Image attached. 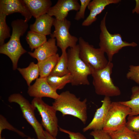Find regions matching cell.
<instances>
[{"label": "cell", "instance_id": "cell-1", "mask_svg": "<svg viewBox=\"0 0 139 139\" xmlns=\"http://www.w3.org/2000/svg\"><path fill=\"white\" fill-rule=\"evenodd\" d=\"M12 31L9 40L0 46V53L5 55L11 59L13 70L18 68V63L20 57L27 52L22 46L20 38L27 30V22L24 20L17 19L12 21L11 24Z\"/></svg>", "mask_w": 139, "mask_h": 139}, {"label": "cell", "instance_id": "cell-2", "mask_svg": "<svg viewBox=\"0 0 139 139\" xmlns=\"http://www.w3.org/2000/svg\"><path fill=\"white\" fill-rule=\"evenodd\" d=\"M87 99L81 101L68 91L63 92L59 97L55 99L52 106L56 111L61 112L63 116H73L80 120L85 124L87 119Z\"/></svg>", "mask_w": 139, "mask_h": 139}, {"label": "cell", "instance_id": "cell-3", "mask_svg": "<svg viewBox=\"0 0 139 139\" xmlns=\"http://www.w3.org/2000/svg\"><path fill=\"white\" fill-rule=\"evenodd\" d=\"M78 44L68 49L67 52L69 73L72 77L71 82L73 86L90 84L88 79L92 69L80 58Z\"/></svg>", "mask_w": 139, "mask_h": 139}, {"label": "cell", "instance_id": "cell-4", "mask_svg": "<svg viewBox=\"0 0 139 139\" xmlns=\"http://www.w3.org/2000/svg\"><path fill=\"white\" fill-rule=\"evenodd\" d=\"M107 14L106 12L100 22L99 46L100 48L107 54L108 61L112 62L114 55L123 48L128 46L134 47L137 46V44L134 42L129 43L123 41L120 34H112L110 33L106 25Z\"/></svg>", "mask_w": 139, "mask_h": 139}, {"label": "cell", "instance_id": "cell-5", "mask_svg": "<svg viewBox=\"0 0 139 139\" xmlns=\"http://www.w3.org/2000/svg\"><path fill=\"white\" fill-rule=\"evenodd\" d=\"M113 66L112 62H108L106 66L102 69H92L93 84L97 94L110 97L121 94L119 88L114 85L111 78Z\"/></svg>", "mask_w": 139, "mask_h": 139}, {"label": "cell", "instance_id": "cell-6", "mask_svg": "<svg viewBox=\"0 0 139 139\" xmlns=\"http://www.w3.org/2000/svg\"><path fill=\"white\" fill-rule=\"evenodd\" d=\"M78 39L81 59L93 70H100L106 67L109 61L105 56V52L100 48H94L82 37Z\"/></svg>", "mask_w": 139, "mask_h": 139}, {"label": "cell", "instance_id": "cell-7", "mask_svg": "<svg viewBox=\"0 0 139 139\" xmlns=\"http://www.w3.org/2000/svg\"><path fill=\"white\" fill-rule=\"evenodd\" d=\"M131 112L130 108L120 101L112 102L103 130L108 133L122 129L126 126V117Z\"/></svg>", "mask_w": 139, "mask_h": 139}, {"label": "cell", "instance_id": "cell-8", "mask_svg": "<svg viewBox=\"0 0 139 139\" xmlns=\"http://www.w3.org/2000/svg\"><path fill=\"white\" fill-rule=\"evenodd\" d=\"M8 100L10 103H15L19 105L23 117L33 129L37 139H45V131L35 116L34 112L36 108L31 103L19 93L11 94L9 97Z\"/></svg>", "mask_w": 139, "mask_h": 139}, {"label": "cell", "instance_id": "cell-9", "mask_svg": "<svg viewBox=\"0 0 139 139\" xmlns=\"http://www.w3.org/2000/svg\"><path fill=\"white\" fill-rule=\"evenodd\" d=\"M40 115L43 127L50 135L56 137L58 131L57 111L52 106L46 103L41 98H34L31 103Z\"/></svg>", "mask_w": 139, "mask_h": 139}, {"label": "cell", "instance_id": "cell-10", "mask_svg": "<svg viewBox=\"0 0 139 139\" xmlns=\"http://www.w3.org/2000/svg\"><path fill=\"white\" fill-rule=\"evenodd\" d=\"M71 24V21L66 19L62 21L55 19L53 24L54 30L50 36L56 39L57 46L62 52L66 51L68 47L71 48L75 46L79 40L76 37L72 35L69 32Z\"/></svg>", "mask_w": 139, "mask_h": 139}, {"label": "cell", "instance_id": "cell-11", "mask_svg": "<svg viewBox=\"0 0 139 139\" xmlns=\"http://www.w3.org/2000/svg\"><path fill=\"white\" fill-rule=\"evenodd\" d=\"M56 91L49 85L46 78L40 77L33 85L29 86L27 93L30 96L34 98L47 97L55 100L59 96Z\"/></svg>", "mask_w": 139, "mask_h": 139}, {"label": "cell", "instance_id": "cell-12", "mask_svg": "<svg viewBox=\"0 0 139 139\" xmlns=\"http://www.w3.org/2000/svg\"><path fill=\"white\" fill-rule=\"evenodd\" d=\"M101 102V106L97 109L92 121L83 128V132L89 130L103 129L112 102L110 97H105Z\"/></svg>", "mask_w": 139, "mask_h": 139}, {"label": "cell", "instance_id": "cell-13", "mask_svg": "<svg viewBox=\"0 0 139 139\" xmlns=\"http://www.w3.org/2000/svg\"><path fill=\"white\" fill-rule=\"evenodd\" d=\"M80 5L78 0H58L47 14L51 16H54L58 20L62 21L66 19L70 11H77Z\"/></svg>", "mask_w": 139, "mask_h": 139}, {"label": "cell", "instance_id": "cell-14", "mask_svg": "<svg viewBox=\"0 0 139 139\" xmlns=\"http://www.w3.org/2000/svg\"><path fill=\"white\" fill-rule=\"evenodd\" d=\"M0 12L7 16L15 13H19L27 22L32 16L23 0H0Z\"/></svg>", "mask_w": 139, "mask_h": 139}, {"label": "cell", "instance_id": "cell-15", "mask_svg": "<svg viewBox=\"0 0 139 139\" xmlns=\"http://www.w3.org/2000/svg\"><path fill=\"white\" fill-rule=\"evenodd\" d=\"M120 0H93L90 2L87 7L90 13L87 18L83 21L82 25L88 26L97 20V16L109 4H117Z\"/></svg>", "mask_w": 139, "mask_h": 139}, {"label": "cell", "instance_id": "cell-16", "mask_svg": "<svg viewBox=\"0 0 139 139\" xmlns=\"http://www.w3.org/2000/svg\"><path fill=\"white\" fill-rule=\"evenodd\" d=\"M56 41L55 38H51L33 52H29L28 53L38 61L44 60L57 54L58 49Z\"/></svg>", "mask_w": 139, "mask_h": 139}, {"label": "cell", "instance_id": "cell-17", "mask_svg": "<svg viewBox=\"0 0 139 139\" xmlns=\"http://www.w3.org/2000/svg\"><path fill=\"white\" fill-rule=\"evenodd\" d=\"M55 19L47 14H43L36 18L34 23L30 24V30L46 36L50 35Z\"/></svg>", "mask_w": 139, "mask_h": 139}, {"label": "cell", "instance_id": "cell-18", "mask_svg": "<svg viewBox=\"0 0 139 139\" xmlns=\"http://www.w3.org/2000/svg\"><path fill=\"white\" fill-rule=\"evenodd\" d=\"M32 16L36 19L47 14L51 7L50 0H23Z\"/></svg>", "mask_w": 139, "mask_h": 139}, {"label": "cell", "instance_id": "cell-19", "mask_svg": "<svg viewBox=\"0 0 139 139\" xmlns=\"http://www.w3.org/2000/svg\"><path fill=\"white\" fill-rule=\"evenodd\" d=\"M58 54L44 60L38 61L40 77L46 78L49 75L54 68L59 59Z\"/></svg>", "mask_w": 139, "mask_h": 139}, {"label": "cell", "instance_id": "cell-20", "mask_svg": "<svg viewBox=\"0 0 139 139\" xmlns=\"http://www.w3.org/2000/svg\"><path fill=\"white\" fill-rule=\"evenodd\" d=\"M26 82L28 85H30L31 83L38 78L39 71L37 64L31 62L28 66L25 68H19L17 69Z\"/></svg>", "mask_w": 139, "mask_h": 139}, {"label": "cell", "instance_id": "cell-21", "mask_svg": "<svg viewBox=\"0 0 139 139\" xmlns=\"http://www.w3.org/2000/svg\"><path fill=\"white\" fill-rule=\"evenodd\" d=\"M131 92L130 100L120 102L131 109V112L129 115H139V86L133 87L131 89Z\"/></svg>", "mask_w": 139, "mask_h": 139}, {"label": "cell", "instance_id": "cell-22", "mask_svg": "<svg viewBox=\"0 0 139 139\" xmlns=\"http://www.w3.org/2000/svg\"><path fill=\"white\" fill-rule=\"evenodd\" d=\"M46 78L48 83L51 87L57 91L58 89H63L67 83H71L72 77L71 74L68 73L62 76L50 75Z\"/></svg>", "mask_w": 139, "mask_h": 139}, {"label": "cell", "instance_id": "cell-23", "mask_svg": "<svg viewBox=\"0 0 139 139\" xmlns=\"http://www.w3.org/2000/svg\"><path fill=\"white\" fill-rule=\"evenodd\" d=\"M25 39L32 51L39 47L47 41L46 36L31 30L28 32Z\"/></svg>", "mask_w": 139, "mask_h": 139}, {"label": "cell", "instance_id": "cell-24", "mask_svg": "<svg viewBox=\"0 0 139 139\" xmlns=\"http://www.w3.org/2000/svg\"><path fill=\"white\" fill-rule=\"evenodd\" d=\"M68 60L67 52H62L61 56L50 75L62 76L68 74Z\"/></svg>", "mask_w": 139, "mask_h": 139}, {"label": "cell", "instance_id": "cell-25", "mask_svg": "<svg viewBox=\"0 0 139 139\" xmlns=\"http://www.w3.org/2000/svg\"><path fill=\"white\" fill-rule=\"evenodd\" d=\"M7 15L0 12V45L5 43V40L11 37L10 29L6 24V17Z\"/></svg>", "mask_w": 139, "mask_h": 139}, {"label": "cell", "instance_id": "cell-26", "mask_svg": "<svg viewBox=\"0 0 139 139\" xmlns=\"http://www.w3.org/2000/svg\"><path fill=\"white\" fill-rule=\"evenodd\" d=\"M108 133L111 139H136L137 133L130 130L125 126L119 131Z\"/></svg>", "mask_w": 139, "mask_h": 139}, {"label": "cell", "instance_id": "cell-27", "mask_svg": "<svg viewBox=\"0 0 139 139\" xmlns=\"http://www.w3.org/2000/svg\"><path fill=\"white\" fill-rule=\"evenodd\" d=\"M8 129L13 131L22 137L27 136L22 132L19 130L11 124L2 115H0V139H4L2 137L1 134L3 130Z\"/></svg>", "mask_w": 139, "mask_h": 139}, {"label": "cell", "instance_id": "cell-28", "mask_svg": "<svg viewBox=\"0 0 139 139\" xmlns=\"http://www.w3.org/2000/svg\"><path fill=\"white\" fill-rule=\"evenodd\" d=\"M126 126L131 131L139 133V115L136 116L128 115Z\"/></svg>", "mask_w": 139, "mask_h": 139}, {"label": "cell", "instance_id": "cell-29", "mask_svg": "<svg viewBox=\"0 0 139 139\" xmlns=\"http://www.w3.org/2000/svg\"><path fill=\"white\" fill-rule=\"evenodd\" d=\"M127 78L139 84V65H131L129 66V71L126 74Z\"/></svg>", "mask_w": 139, "mask_h": 139}, {"label": "cell", "instance_id": "cell-30", "mask_svg": "<svg viewBox=\"0 0 139 139\" xmlns=\"http://www.w3.org/2000/svg\"><path fill=\"white\" fill-rule=\"evenodd\" d=\"M91 1L90 0H80L81 4L80 7L74 17L75 20L79 21L81 19L84 18L86 9Z\"/></svg>", "mask_w": 139, "mask_h": 139}, {"label": "cell", "instance_id": "cell-31", "mask_svg": "<svg viewBox=\"0 0 139 139\" xmlns=\"http://www.w3.org/2000/svg\"><path fill=\"white\" fill-rule=\"evenodd\" d=\"M90 134L94 139H111L109 133L103 129L93 130Z\"/></svg>", "mask_w": 139, "mask_h": 139}, {"label": "cell", "instance_id": "cell-32", "mask_svg": "<svg viewBox=\"0 0 139 139\" xmlns=\"http://www.w3.org/2000/svg\"><path fill=\"white\" fill-rule=\"evenodd\" d=\"M60 131L67 134L70 139H87L82 134L79 132H75L59 128Z\"/></svg>", "mask_w": 139, "mask_h": 139}, {"label": "cell", "instance_id": "cell-33", "mask_svg": "<svg viewBox=\"0 0 139 139\" xmlns=\"http://www.w3.org/2000/svg\"><path fill=\"white\" fill-rule=\"evenodd\" d=\"M136 5L132 11V13H136L137 14H139V0H135Z\"/></svg>", "mask_w": 139, "mask_h": 139}, {"label": "cell", "instance_id": "cell-34", "mask_svg": "<svg viewBox=\"0 0 139 139\" xmlns=\"http://www.w3.org/2000/svg\"><path fill=\"white\" fill-rule=\"evenodd\" d=\"M45 139H57L56 137L52 136L46 131H44Z\"/></svg>", "mask_w": 139, "mask_h": 139}, {"label": "cell", "instance_id": "cell-35", "mask_svg": "<svg viewBox=\"0 0 139 139\" xmlns=\"http://www.w3.org/2000/svg\"><path fill=\"white\" fill-rule=\"evenodd\" d=\"M136 139H139V133H137L136 134Z\"/></svg>", "mask_w": 139, "mask_h": 139}, {"label": "cell", "instance_id": "cell-36", "mask_svg": "<svg viewBox=\"0 0 139 139\" xmlns=\"http://www.w3.org/2000/svg\"><path fill=\"white\" fill-rule=\"evenodd\" d=\"M25 139H35L33 138H31V137H28L27 138H25Z\"/></svg>", "mask_w": 139, "mask_h": 139}]
</instances>
